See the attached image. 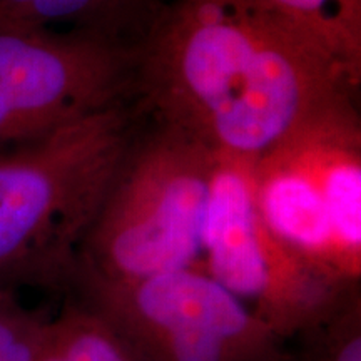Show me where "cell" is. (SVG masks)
<instances>
[{
    "mask_svg": "<svg viewBox=\"0 0 361 361\" xmlns=\"http://www.w3.org/2000/svg\"><path fill=\"white\" fill-rule=\"evenodd\" d=\"M134 52V84L157 121L247 161L348 99L358 78L259 0H171Z\"/></svg>",
    "mask_w": 361,
    "mask_h": 361,
    "instance_id": "obj_1",
    "label": "cell"
},
{
    "mask_svg": "<svg viewBox=\"0 0 361 361\" xmlns=\"http://www.w3.org/2000/svg\"><path fill=\"white\" fill-rule=\"evenodd\" d=\"M134 135L121 101L0 151V291L72 290L80 246Z\"/></svg>",
    "mask_w": 361,
    "mask_h": 361,
    "instance_id": "obj_2",
    "label": "cell"
},
{
    "mask_svg": "<svg viewBox=\"0 0 361 361\" xmlns=\"http://www.w3.org/2000/svg\"><path fill=\"white\" fill-rule=\"evenodd\" d=\"M216 161L218 151L161 121L135 134L85 234L72 288L201 268Z\"/></svg>",
    "mask_w": 361,
    "mask_h": 361,
    "instance_id": "obj_3",
    "label": "cell"
},
{
    "mask_svg": "<svg viewBox=\"0 0 361 361\" xmlns=\"http://www.w3.org/2000/svg\"><path fill=\"white\" fill-rule=\"evenodd\" d=\"M264 224L338 288L361 284V130L351 97L252 161Z\"/></svg>",
    "mask_w": 361,
    "mask_h": 361,
    "instance_id": "obj_4",
    "label": "cell"
},
{
    "mask_svg": "<svg viewBox=\"0 0 361 361\" xmlns=\"http://www.w3.org/2000/svg\"><path fill=\"white\" fill-rule=\"evenodd\" d=\"M72 291L141 361H291L286 341L200 266Z\"/></svg>",
    "mask_w": 361,
    "mask_h": 361,
    "instance_id": "obj_5",
    "label": "cell"
},
{
    "mask_svg": "<svg viewBox=\"0 0 361 361\" xmlns=\"http://www.w3.org/2000/svg\"><path fill=\"white\" fill-rule=\"evenodd\" d=\"M251 166L252 161L218 152L201 268L286 341L351 286L324 279L264 224L252 194Z\"/></svg>",
    "mask_w": 361,
    "mask_h": 361,
    "instance_id": "obj_6",
    "label": "cell"
},
{
    "mask_svg": "<svg viewBox=\"0 0 361 361\" xmlns=\"http://www.w3.org/2000/svg\"><path fill=\"white\" fill-rule=\"evenodd\" d=\"M134 45L0 22V151L123 101Z\"/></svg>",
    "mask_w": 361,
    "mask_h": 361,
    "instance_id": "obj_7",
    "label": "cell"
},
{
    "mask_svg": "<svg viewBox=\"0 0 361 361\" xmlns=\"http://www.w3.org/2000/svg\"><path fill=\"white\" fill-rule=\"evenodd\" d=\"M284 19L310 32L358 72L361 52V0H259Z\"/></svg>",
    "mask_w": 361,
    "mask_h": 361,
    "instance_id": "obj_8",
    "label": "cell"
},
{
    "mask_svg": "<svg viewBox=\"0 0 361 361\" xmlns=\"http://www.w3.org/2000/svg\"><path fill=\"white\" fill-rule=\"evenodd\" d=\"M49 346L61 361H141L92 306L75 296L52 318Z\"/></svg>",
    "mask_w": 361,
    "mask_h": 361,
    "instance_id": "obj_9",
    "label": "cell"
},
{
    "mask_svg": "<svg viewBox=\"0 0 361 361\" xmlns=\"http://www.w3.org/2000/svg\"><path fill=\"white\" fill-rule=\"evenodd\" d=\"M295 340L291 361H361V284L343 293Z\"/></svg>",
    "mask_w": 361,
    "mask_h": 361,
    "instance_id": "obj_10",
    "label": "cell"
},
{
    "mask_svg": "<svg viewBox=\"0 0 361 361\" xmlns=\"http://www.w3.org/2000/svg\"><path fill=\"white\" fill-rule=\"evenodd\" d=\"M52 335V318L27 310L13 293L0 291V361H40Z\"/></svg>",
    "mask_w": 361,
    "mask_h": 361,
    "instance_id": "obj_11",
    "label": "cell"
}]
</instances>
